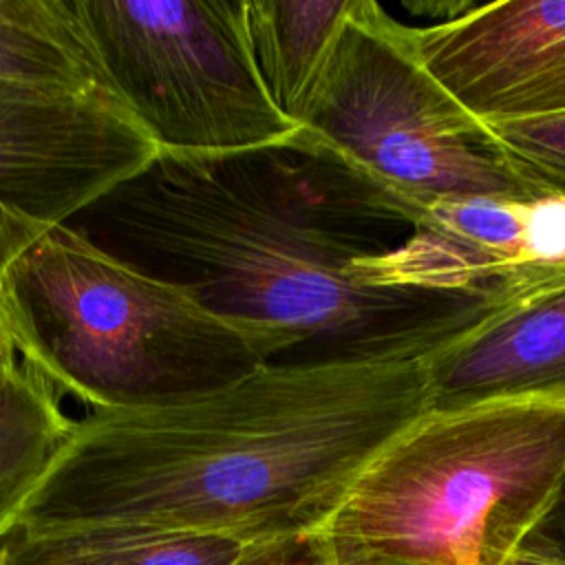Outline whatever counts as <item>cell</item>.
Returning a JSON list of instances; mask_svg holds the SVG:
<instances>
[{"instance_id":"obj_1","label":"cell","mask_w":565,"mask_h":565,"mask_svg":"<svg viewBox=\"0 0 565 565\" xmlns=\"http://www.w3.org/2000/svg\"><path fill=\"white\" fill-rule=\"evenodd\" d=\"M441 347L282 358L196 399L86 413L9 532L143 525L238 543L316 534L360 472L433 408L428 362Z\"/></svg>"},{"instance_id":"obj_2","label":"cell","mask_w":565,"mask_h":565,"mask_svg":"<svg viewBox=\"0 0 565 565\" xmlns=\"http://www.w3.org/2000/svg\"><path fill=\"white\" fill-rule=\"evenodd\" d=\"M294 135L236 152L159 150L68 225L214 311L289 327L302 342L291 360L441 347L523 294L369 280L358 260L395 247L386 232L406 216Z\"/></svg>"},{"instance_id":"obj_3","label":"cell","mask_w":565,"mask_h":565,"mask_svg":"<svg viewBox=\"0 0 565 565\" xmlns=\"http://www.w3.org/2000/svg\"><path fill=\"white\" fill-rule=\"evenodd\" d=\"M0 316L18 358L88 413L196 399L302 344L289 327L210 309L68 223L9 258Z\"/></svg>"},{"instance_id":"obj_4","label":"cell","mask_w":565,"mask_h":565,"mask_svg":"<svg viewBox=\"0 0 565 565\" xmlns=\"http://www.w3.org/2000/svg\"><path fill=\"white\" fill-rule=\"evenodd\" d=\"M565 477V404L430 408L316 532L380 565H505Z\"/></svg>"},{"instance_id":"obj_5","label":"cell","mask_w":565,"mask_h":565,"mask_svg":"<svg viewBox=\"0 0 565 565\" xmlns=\"http://www.w3.org/2000/svg\"><path fill=\"white\" fill-rule=\"evenodd\" d=\"M294 139L366 183L408 221L439 201L543 196L503 157L494 132L424 64L413 26L353 0Z\"/></svg>"},{"instance_id":"obj_6","label":"cell","mask_w":565,"mask_h":565,"mask_svg":"<svg viewBox=\"0 0 565 565\" xmlns=\"http://www.w3.org/2000/svg\"><path fill=\"white\" fill-rule=\"evenodd\" d=\"M110 95L170 152L278 146L300 126L256 68L245 0H73Z\"/></svg>"},{"instance_id":"obj_7","label":"cell","mask_w":565,"mask_h":565,"mask_svg":"<svg viewBox=\"0 0 565 565\" xmlns=\"http://www.w3.org/2000/svg\"><path fill=\"white\" fill-rule=\"evenodd\" d=\"M157 152L110 95L0 82V274L44 227L68 223Z\"/></svg>"},{"instance_id":"obj_8","label":"cell","mask_w":565,"mask_h":565,"mask_svg":"<svg viewBox=\"0 0 565 565\" xmlns=\"http://www.w3.org/2000/svg\"><path fill=\"white\" fill-rule=\"evenodd\" d=\"M428 71L483 124L565 115V0H494L413 26Z\"/></svg>"},{"instance_id":"obj_9","label":"cell","mask_w":565,"mask_h":565,"mask_svg":"<svg viewBox=\"0 0 565 565\" xmlns=\"http://www.w3.org/2000/svg\"><path fill=\"white\" fill-rule=\"evenodd\" d=\"M433 408L499 399L565 404V271L444 344L428 362Z\"/></svg>"},{"instance_id":"obj_10","label":"cell","mask_w":565,"mask_h":565,"mask_svg":"<svg viewBox=\"0 0 565 565\" xmlns=\"http://www.w3.org/2000/svg\"><path fill=\"white\" fill-rule=\"evenodd\" d=\"M358 265L377 285L441 294L488 291L561 271L534 260L530 203L492 199L433 203L402 243Z\"/></svg>"},{"instance_id":"obj_11","label":"cell","mask_w":565,"mask_h":565,"mask_svg":"<svg viewBox=\"0 0 565 565\" xmlns=\"http://www.w3.org/2000/svg\"><path fill=\"white\" fill-rule=\"evenodd\" d=\"M9 565H234L249 543L143 525L11 530Z\"/></svg>"},{"instance_id":"obj_12","label":"cell","mask_w":565,"mask_h":565,"mask_svg":"<svg viewBox=\"0 0 565 565\" xmlns=\"http://www.w3.org/2000/svg\"><path fill=\"white\" fill-rule=\"evenodd\" d=\"M353 0H245V26L276 108L300 121Z\"/></svg>"},{"instance_id":"obj_13","label":"cell","mask_w":565,"mask_h":565,"mask_svg":"<svg viewBox=\"0 0 565 565\" xmlns=\"http://www.w3.org/2000/svg\"><path fill=\"white\" fill-rule=\"evenodd\" d=\"M0 82L110 95L73 0H0Z\"/></svg>"},{"instance_id":"obj_14","label":"cell","mask_w":565,"mask_h":565,"mask_svg":"<svg viewBox=\"0 0 565 565\" xmlns=\"http://www.w3.org/2000/svg\"><path fill=\"white\" fill-rule=\"evenodd\" d=\"M60 399L22 360L0 377V539L73 426Z\"/></svg>"},{"instance_id":"obj_15","label":"cell","mask_w":565,"mask_h":565,"mask_svg":"<svg viewBox=\"0 0 565 565\" xmlns=\"http://www.w3.org/2000/svg\"><path fill=\"white\" fill-rule=\"evenodd\" d=\"M488 126L508 163L532 188L565 199V115Z\"/></svg>"},{"instance_id":"obj_16","label":"cell","mask_w":565,"mask_h":565,"mask_svg":"<svg viewBox=\"0 0 565 565\" xmlns=\"http://www.w3.org/2000/svg\"><path fill=\"white\" fill-rule=\"evenodd\" d=\"M234 565H331L329 550L318 534L249 543Z\"/></svg>"},{"instance_id":"obj_17","label":"cell","mask_w":565,"mask_h":565,"mask_svg":"<svg viewBox=\"0 0 565 565\" xmlns=\"http://www.w3.org/2000/svg\"><path fill=\"white\" fill-rule=\"evenodd\" d=\"M519 552L565 565V477L541 519L523 539Z\"/></svg>"},{"instance_id":"obj_18","label":"cell","mask_w":565,"mask_h":565,"mask_svg":"<svg viewBox=\"0 0 565 565\" xmlns=\"http://www.w3.org/2000/svg\"><path fill=\"white\" fill-rule=\"evenodd\" d=\"M320 539H322V536H320ZM322 541H324V545H327V550H329L331 565H380V563H375V561H371V558H366V556H362V554H358V552H353V550H349V547L333 545V543H329L327 539H322Z\"/></svg>"},{"instance_id":"obj_19","label":"cell","mask_w":565,"mask_h":565,"mask_svg":"<svg viewBox=\"0 0 565 565\" xmlns=\"http://www.w3.org/2000/svg\"><path fill=\"white\" fill-rule=\"evenodd\" d=\"M18 360H20V358H18L13 344H11V338H9L7 327H4V322H2V316H0V375H2L9 366H13Z\"/></svg>"},{"instance_id":"obj_20","label":"cell","mask_w":565,"mask_h":565,"mask_svg":"<svg viewBox=\"0 0 565 565\" xmlns=\"http://www.w3.org/2000/svg\"><path fill=\"white\" fill-rule=\"evenodd\" d=\"M505 565H558V563L545 561V558H539V556H532V554H525V552H516Z\"/></svg>"},{"instance_id":"obj_21","label":"cell","mask_w":565,"mask_h":565,"mask_svg":"<svg viewBox=\"0 0 565 565\" xmlns=\"http://www.w3.org/2000/svg\"><path fill=\"white\" fill-rule=\"evenodd\" d=\"M0 565H9V552L2 541H0Z\"/></svg>"}]
</instances>
